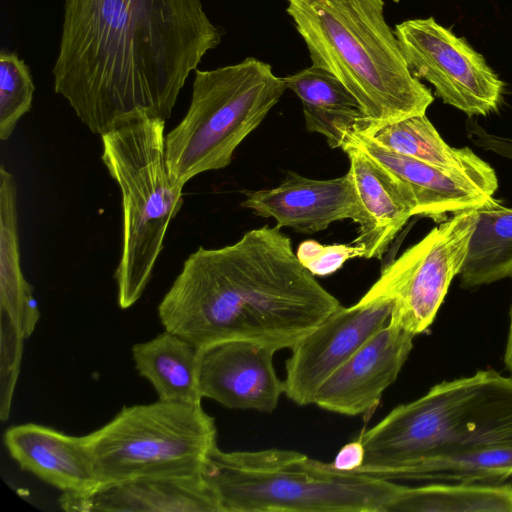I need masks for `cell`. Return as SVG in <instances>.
Wrapping results in <instances>:
<instances>
[{"mask_svg": "<svg viewBox=\"0 0 512 512\" xmlns=\"http://www.w3.org/2000/svg\"><path fill=\"white\" fill-rule=\"evenodd\" d=\"M414 338L415 335L388 323L322 384L314 404L347 416L371 412L397 379Z\"/></svg>", "mask_w": 512, "mask_h": 512, "instance_id": "cell-13", "label": "cell"}, {"mask_svg": "<svg viewBox=\"0 0 512 512\" xmlns=\"http://www.w3.org/2000/svg\"><path fill=\"white\" fill-rule=\"evenodd\" d=\"M286 89L270 64L252 57L213 70H195L187 113L165 136L172 179L184 186L198 174L227 167L239 144Z\"/></svg>", "mask_w": 512, "mask_h": 512, "instance_id": "cell-7", "label": "cell"}, {"mask_svg": "<svg viewBox=\"0 0 512 512\" xmlns=\"http://www.w3.org/2000/svg\"><path fill=\"white\" fill-rule=\"evenodd\" d=\"M460 286L474 290L512 277V208L499 203L478 210Z\"/></svg>", "mask_w": 512, "mask_h": 512, "instance_id": "cell-23", "label": "cell"}, {"mask_svg": "<svg viewBox=\"0 0 512 512\" xmlns=\"http://www.w3.org/2000/svg\"><path fill=\"white\" fill-rule=\"evenodd\" d=\"M477 217L478 210L450 216L382 270L375 284L393 299L389 324L416 336L433 323L465 262Z\"/></svg>", "mask_w": 512, "mask_h": 512, "instance_id": "cell-9", "label": "cell"}, {"mask_svg": "<svg viewBox=\"0 0 512 512\" xmlns=\"http://www.w3.org/2000/svg\"><path fill=\"white\" fill-rule=\"evenodd\" d=\"M386 512H512V484L431 482L400 485Z\"/></svg>", "mask_w": 512, "mask_h": 512, "instance_id": "cell-22", "label": "cell"}, {"mask_svg": "<svg viewBox=\"0 0 512 512\" xmlns=\"http://www.w3.org/2000/svg\"><path fill=\"white\" fill-rule=\"evenodd\" d=\"M245 195L242 207L258 216L274 218L278 229L289 227L312 234L344 219L357 223L360 217L359 198L349 171L327 180L289 171L279 186L246 191Z\"/></svg>", "mask_w": 512, "mask_h": 512, "instance_id": "cell-14", "label": "cell"}, {"mask_svg": "<svg viewBox=\"0 0 512 512\" xmlns=\"http://www.w3.org/2000/svg\"><path fill=\"white\" fill-rule=\"evenodd\" d=\"M221 36L200 0H65L54 90L100 136L142 116L166 121Z\"/></svg>", "mask_w": 512, "mask_h": 512, "instance_id": "cell-1", "label": "cell"}, {"mask_svg": "<svg viewBox=\"0 0 512 512\" xmlns=\"http://www.w3.org/2000/svg\"><path fill=\"white\" fill-rule=\"evenodd\" d=\"M0 314L26 339L34 331L40 313L33 288L20 263L17 185L4 165L0 167Z\"/></svg>", "mask_w": 512, "mask_h": 512, "instance_id": "cell-20", "label": "cell"}, {"mask_svg": "<svg viewBox=\"0 0 512 512\" xmlns=\"http://www.w3.org/2000/svg\"><path fill=\"white\" fill-rule=\"evenodd\" d=\"M393 299L376 284L354 305L341 306L290 350L285 395L300 406L314 404L322 384L390 320Z\"/></svg>", "mask_w": 512, "mask_h": 512, "instance_id": "cell-11", "label": "cell"}, {"mask_svg": "<svg viewBox=\"0 0 512 512\" xmlns=\"http://www.w3.org/2000/svg\"><path fill=\"white\" fill-rule=\"evenodd\" d=\"M511 476H512V471H511Z\"/></svg>", "mask_w": 512, "mask_h": 512, "instance_id": "cell-30", "label": "cell"}, {"mask_svg": "<svg viewBox=\"0 0 512 512\" xmlns=\"http://www.w3.org/2000/svg\"><path fill=\"white\" fill-rule=\"evenodd\" d=\"M34 84L28 66L17 54L0 53V139L8 140L18 121L32 107Z\"/></svg>", "mask_w": 512, "mask_h": 512, "instance_id": "cell-24", "label": "cell"}, {"mask_svg": "<svg viewBox=\"0 0 512 512\" xmlns=\"http://www.w3.org/2000/svg\"><path fill=\"white\" fill-rule=\"evenodd\" d=\"M299 262L314 276H328L339 270L350 259L364 257L361 247L348 244H321L305 240L297 248Z\"/></svg>", "mask_w": 512, "mask_h": 512, "instance_id": "cell-26", "label": "cell"}, {"mask_svg": "<svg viewBox=\"0 0 512 512\" xmlns=\"http://www.w3.org/2000/svg\"><path fill=\"white\" fill-rule=\"evenodd\" d=\"M4 444L23 471L63 493H85L99 485L81 436L25 423L9 427Z\"/></svg>", "mask_w": 512, "mask_h": 512, "instance_id": "cell-18", "label": "cell"}, {"mask_svg": "<svg viewBox=\"0 0 512 512\" xmlns=\"http://www.w3.org/2000/svg\"><path fill=\"white\" fill-rule=\"evenodd\" d=\"M349 145L366 153L405 182L416 202V216L437 223L466 210L492 207L494 192L468 179L412 157L391 151L363 132L346 129L340 147Z\"/></svg>", "mask_w": 512, "mask_h": 512, "instance_id": "cell-15", "label": "cell"}, {"mask_svg": "<svg viewBox=\"0 0 512 512\" xmlns=\"http://www.w3.org/2000/svg\"><path fill=\"white\" fill-rule=\"evenodd\" d=\"M355 473L400 480L415 464L512 443V376L493 369L442 381L361 435Z\"/></svg>", "mask_w": 512, "mask_h": 512, "instance_id": "cell-4", "label": "cell"}, {"mask_svg": "<svg viewBox=\"0 0 512 512\" xmlns=\"http://www.w3.org/2000/svg\"><path fill=\"white\" fill-rule=\"evenodd\" d=\"M504 364L509 375L512 376V306L510 310L509 327L504 352Z\"/></svg>", "mask_w": 512, "mask_h": 512, "instance_id": "cell-29", "label": "cell"}, {"mask_svg": "<svg viewBox=\"0 0 512 512\" xmlns=\"http://www.w3.org/2000/svg\"><path fill=\"white\" fill-rule=\"evenodd\" d=\"M59 504L74 512H221L202 474L140 478L85 493H62Z\"/></svg>", "mask_w": 512, "mask_h": 512, "instance_id": "cell-17", "label": "cell"}, {"mask_svg": "<svg viewBox=\"0 0 512 512\" xmlns=\"http://www.w3.org/2000/svg\"><path fill=\"white\" fill-rule=\"evenodd\" d=\"M342 305L298 260L280 229H252L185 260L158 305L164 330L198 350L231 340L291 349Z\"/></svg>", "mask_w": 512, "mask_h": 512, "instance_id": "cell-2", "label": "cell"}, {"mask_svg": "<svg viewBox=\"0 0 512 512\" xmlns=\"http://www.w3.org/2000/svg\"><path fill=\"white\" fill-rule=\"evenodd\" d=\"M135 369L153 386L158 400L201 404L199 350L184 338L164 330L132 347Z\"/></svg>", "mask_w": 512, "mask_h": 512, "instance_id": "cell-21", "label": "cell"}, {"mask_svg": "<svg viewBox=\"0 0 512 512\" xmlns=\"http://www.w3.org/2000/svg\"><path fill=\"white\" fill-rule=\"evenodd\" d=\"M81 440L101 486L202 474L217 428L202 404L158 400L123 407Z\"/></svg>", "mask_w": 512, "mask_h": 512, "instance_id": "cell-8", "label": "cell"}, {"mask_svg": "<svg viewBox=\"0 0 512 512\" xmlns=\"http://www.w3.org/2000/svg\"><path fill=\"white\" fill-rule=\"evenodd\" d=\"M365 456L364 445L361 436L344 445L337 453L332 465L341 471H354L359 468Z\"/></svg>", "mask_w": 512, "mask_h": 512, "instance_id": "cell-28", "label": "cell"}, {"mask_svg": "<svg viewBox=\"0 0 512 512\" xmlns=\"http://www.w3.org/2000/svg\"><path fill=\"white\" fill-rule=\"evenodd\" d=\"M287 89L301 100L303 109H360L354 95L329 71L312 65L283 78Z\"/></svg>", "mask_w": 512, "mask_h": 512, "instance_id": "cell-25", "label": "cell"}, {"mask_svg": "<svg viewBox=\"0 0 512 512\" xmlns=\"http://www.w3.org/2000/svg\"><path fill=\"white\" fill-rule=\"evenodd\" d=\"M313 65L337 77L360 105L357 131L426 114L431 91L410 72L383 0H287Z\"/></svg>", "mask_w": 512, "mask_h": 512, "instance_id": "cell-3", "label": "cell"}, {"mask_svg": "<svg viewBox=\"0 0 512 512\" xmlns=\"http://www.w3.org/2000/svg\"><path fill=\"white\" fill-rule=\"evenodd\" d=\"M277 350L248 340L220 342L199 350V387L203 398L229 409L272 412L285 393L274 368Z\"/></svg>", "mask_w": 512, "mask_h": 512, "instance_id": "cell-12", "label": "cell"}, {"mask_svg": "<svg viewBox=\"0 0 512 512\" xmlns=\"http://www.w3.org/2000/svg\"><path fill=\"white\" fill-rule=\"evenodd\" d=\"M466 131L468 138L476 146L512 161L511 138L490 133L473 119L468 120Z\"/></svg>", "mask_w": 512, "mask_h": 512, "instance_id": "cell-27", "label": "cell"}, {"mask_svg": "<svg viewBox=\"0 0 512 512\" xmlns=\"http://www.w3.org/2000/svg\"><path fill=\"white\" fill-rule=\"evenodd\" d=\"M164 129L165 120L142 116L101 135V158L122 199V248L114 274L121 309L142 296L183 204L184 186L167 165Z\"/></svg>", "mask_w": 512, "mask_h": 512, "instance_id": "cell-6", "label": "cell"}, {"mask_svg": "<svg viewBox=\"0 0 512 512\" xmlns=\"http://www.w3.org/2000/svg\"><path fill=\"white\" fill-rule=\"evenodd\" d=\"M360 203L358 235L352 244L364 251V258L382 259L388 247L416 216V202L409 186L388 168L362 152L344 145Z\"/></svg>", "mask_w": 512, "mask_h": 512, "instance_id": "cell-16", "label": "cell"}, {"mask_svg": "<svg viewBox=\"0 0 512 512\" xmlns=\"http://www.w3.org/2000/svg\"><path fill=\"white\" fill-rule=\"evenodd\" d=\"M202 475L221 512H386L400 484L297 451L210 452Z\"/></svg>", "mask_w": 512, "mask_h": 512, "instance_id": "cell-5", "label": "cell"}, {"mask_svg": "<svg viewBox=\"0 0 512 512\" xmlns=\"http://www.w3.org/2000/svg\"><path fill=\"white\" fill-rule=\"evenodd\" d=\"M370 136L391 151L468 179L494 193L498 189L494 168L469 147L448 145L426 114L384 125Z\"/></svg>", "mask_w": 512, "mask_h": 512, "instance_id": "cell-19", "label": "cell"}, {"mask_svg": "<svg viewBox=\"0 0 512 512\" xmlns=\"http://www.w3.org/2000/svg\"><path fill=\"white\" fill-rule=\"evenodd\" d=\"M394 33L412 75L430 82L445 104L469 117L498 110L505 84L464 38L433 17L404 21Z\"/></svg>", "mask_w": 512, "mask_h": 512, "instance_id": "cell-10", "label": "cell"}]
</instances>
